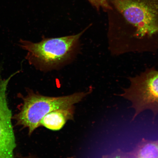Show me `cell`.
Segmentation results:
<instances>
[{"label": "cell", "mask_w": 158, "mask_h": 158, "mask_svg": "<svg viewBox=\"0 0 158 158\" xmlns=\"http://www.w3.org/2000/svg\"><path fill=\"white\" fill-rule=\"evenodd\" d=\"M97 9L102 8L105 11L112 10L113 7L110 5L108 0H88Z\"/></svg>", "instance_id": "8"}, {"label": "cell", "mask_w": 158, "mask_h": 158, "mask_svg": "<svg viewBox=\"0 0 158 158\" xmlns=\"http://www.w3.org/2000/svg\"><path fill=\"white\" fill-rule=\"evenodd\" d=\"M129 86L123 88L118 95L129 100L135 113L132 120L145 110H151L153 121L158 114V70L155 68H147L137 76L129 77Z\"/></svg>", "instance_id": "4"}, {"label": "cell", "mask_w": 158, "mask_h": 158, "mask_svg": "<svg viewBox=\"0 0 158 158\" xmlns=\"http://www.w3.org/2000/svg\"><path fill=\"white\" fill-rule=\"evenodd\" d=\"M122 19L110 21L107 35L112 56L158 51V0H108Z\"/></svg>", "instance_id": "1"}, {"label": "cell", "mask_w": 158, "mask_h": 158, "mask_svg": "<svg viewBox=\"0 0 158 158\" xmlns=\"http://www.w3.org/2000/svg\"><path fill=\"white\" fill-rule=\"evenodd\" d=\"M74 112V106L53 110L42 118L40 125L49 130L58 131L62 129L68 120L73 119Z\"/></svg>", "instance_id": "6"}, {"label": "cell", "mask_w": 158, "mask_h": 158, "mask_svg": "<svg viewBox=\"0 0 158 158\" xmlns=\"http://www.w3.org/2000/svg\"><path fill=\"white\" fill-rule=\"evenodd\" d=\"M23 158H35V157L32 156H29L26 157H23Z\"/></svg>", "instance_id": "10"}, {"label": "cell", "mask_w": 158, "mask_h": 158, "mask_svg": "<svg viewBox=\"0 0 158 158\" xmlns=\"http://www.w3.org/2000/svg\"><path fill=\"white\" fill-rule=\"evenodd\" d=\"M85 31L74 35L45 38L37 43L21 39L19 45L27 51L26 59L30 64L41 70H51L64 64L73 58L79 39Z\"/></svg>", "instance_id": "2"}, {"label": "cell", "mask_w": 158, "mask_h": 158, "mask_svg": "<svg viewBox=\"0 0 158 158\" xmlns=\"http://www.w3.org/2000/svg\"><path fill=\"white\" fill-rule=\"evenodd\" d=\"M90 91L52 97L43 96L29 90L26 96H21L22 103L19 111L13 116V119L15 120L17 125L27 128L30 135L41 126V120L47 114L55 110L73 106L90 94Z\"/></svg>", "instance_id": "3"}, {"label": "cell", "mask_w": 158, "mask_h": 158, "mask_svg": "<svg viewBox=\"0 0 158 158\" xmlns=\"http://www.w3.org/2000/svg\"><path fill=\"white\" fill-rule=\"evenodd\" d=\"M128 153L130 158H158V139L153 141L143 138Z\"/></svg>", "instance_id": "7"}, {"label": "cell", "mask_w": 158, "mask_h": 158, "mask_svg": "<svg viewBox=\"0 0 158 158\" xmlns=\"http://www.w3.org/2000/svg\"><path fill=\"white\" fill-rule=\"evenodd\" d=\"M15 74L3 78L0 73V158H15L16 141L7 96L8 85Z\"/></svg>", "instance_id": "5"}, {"label": "cell", "mask_w": 158, "mask_h": 158, "mask_svg": "<svg viewBox=\"0 0 158 158\" xmlns=\"http://www.w3.org/2000/svg\"><path fill=\"white\" fill-rule=\"evenodd\" d=\"M102 158H130L128 153L125 152L121 149L116 150L114 152L102 156Z\"/></svg>", "instance_id": "9"}]
</instances>
